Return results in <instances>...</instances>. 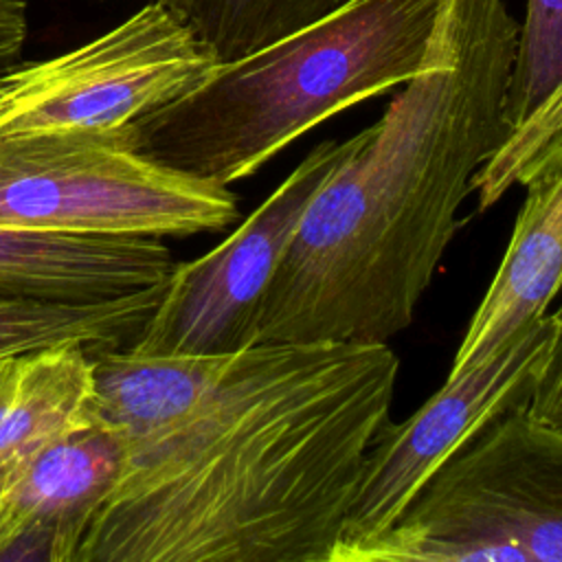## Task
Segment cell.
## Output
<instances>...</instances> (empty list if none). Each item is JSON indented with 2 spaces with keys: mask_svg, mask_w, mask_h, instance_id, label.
I'll use <instances>...</instances> for the list:
<instances>
[{
  "mask_svg": "<svg viewBox=\"0 0 562 562\" xmlns=\"http://www.w3.org/2000/svg\"><path fill=\"white\" fill-rule=\"evenodd\" d=\"M397 369L389 342L97 353L125 457L75 562H331Z\"/></svg>",
  "mask_w": 562,
  "mask_h": 562,
  "instance_id": "obj_1",
  "label": "cell"
},
{
  "mask_svg": "<svg viewBox=\"0 0 562 562\" xmlns=\"http://www.w3.org/2000/svg\"><path fill=\"white\" fill-rule=\"evenodd\" d=\"M520 24L503 0H441L424 68L310 202L259 312L257 342H389L512 127Z\"/></svg>",
  "mask_w": 562,
  "mask_h": 562,
  "instance_id": "obj_2",
  "label": "cell"
},
{
  "mask_svg": "<svg viewBox=\"0 0 562 562\" xmlns=\"http://www.w3.org/2000/svg\"><path fill=\"white\" fill-rule=\"evenodd\" d=\"M441 0H349L233 61L134 123L136 149L231 187L329 116L404 86L426 64Z\"/></svg>",
  "mask_w": 562,
  "mask_h": 562,
  "instance_id": "obj_3",
  "label": "cell"
},
{
  "mask_svg": "<svg viewBox=\"0 0 562 562\" xmlns=\"http://www.w3.org/2000/svg\"><path fill=\"white\" fill-rule=\"evenodd\" d=\"M237 217L228 187L143 156L134 125L0 138V228L165 239Z\"/></svg>",
  "mask_w": 562,
  "mask_h": 562,
  "instance_id": "obj_4",
  "label": "cell"
},
{
  "mask_svg": "<svg viewBox=\"0 0 562 562\" xmlns=\"http://www.w3.org/2000/svg\"><path fill=\"white\" fill-rule=\"evenodd\" d=\"M220 59L156 0L61 55L0 72V138L134 125Z\"/></svg>",
  "mask_w": 562,
  "mask_h": 562,
  "instance_id": "obj_5",
  "label": "cell"
},
{
  "mask_svg": "<svg viewBox=\"0 0 562 562\" xmlns=\"http://www.w3.org/2000/svg\"><path fill=\"white\" fill-rule=\"evenodd\" d=\"M362 140L364 130L318 143L226 239L173 263L130 347L160 356H222L252 347L263 296L310 202Z\"/></svg>",
  "mask_w": 562,
  "mask_h": 562,
  "instance_id": "obj_6",
  "label": "cell"
},
{
  "mask_svg": "<svg viewBox=\"0 0 562 562\" xmlns=\"http://www.w3.org/2000/svg\"><path fill=\"white\" fill-rule=\"evenodd\" d=\"M551 314L529 323L494 356L443 386L408 419L380 432L360 472L331 562L384 533L422 485L481 428L525 406L549 353Z\"/></svg>",
  "mask_w": 562,
  "mask_h": 562,
  "instance_id": "obj_7",
  "label": "cell"
},
{
  "mask_svg": "<svg viewBox=\"0 0 562 562\" xmlns=\"http://www.w3.org/2000/svg\"><path fill=\"white\" fill-rule=\"evenodd\" d=\"M123 457L121 435L94 417L22 459L0 512V562H75Z\"/></svg>",
  "mask_w": 562,
  "mask_h": 562,
  "instance_id": "obj_8",
  "label": "cell"
},
{
  "mask_svg": "<svg viewBox=\"0 0 562 562\" xmlns=\"http://www.w3.org/2000/svg\"><path fill=\"white\" fill-rule=\"evenodd\" d=\"M173 263L158 237L0 228L2 301H114L162 285Z\"/></svg>",
  "mask_w": 562,
  "mask_h": 562,
  "instance_id": "obj_9",
  "label": "cell"
},
{
  "mask_svg": "<svg viewBox=\"0 0 562 562\" xmlns=\"http://www.w3.org/2000/svg\"><path fill=\"white\" fill-rule=\"evenodd\" d=\"M525 202L496 274L448 369L457 378L494 356L562 292V147L522 184Z\"/></svg>",
  "mask_w": 562,
  "mask_h": 562,
  "instance_id": "obj_10",
  "label": "cell"
},
{
  "mask_svg": "<svg viewBox=\"0 0 562 562\" xmlns=\"http://www.w3.org/2000/svg\"><path fill=\"white\" fill-rule=\"evenodd\" d=\"M94 351L59 342L0 358V461L94 419Z\"/></svg>",
  "mask_w": 562,
  "mask_h": 562,
  "instance_id": "obj_11",
  "label": "cell"
},
{
  "mask_svg": "<svg viewBox=\"0 0 562 562\" xmlns=\"http://www.w3.org/2000/svg\"><path fill=\"white\" fill-rule=\"evenodd\" d=\"M162 285L101 303L0 299V358L59 342H81L94 353L125 347L156 307Z\"/></svg>",
  "mask_w": 562,
  "mask_h": 562,
  "instance_id": "obj_12",
  "label": "cell"
},
{
  "mask_svg": "<svg viewBox=\"0 0 562 562\" xmlns=\"http://www.w3.org/2000/svg\"><path fill=\"white\" fill-rule=\"evenodd\" d=\"M171 11L220 61L263 48L349 0H156Z\"/></svg>",
  "mask_w": 562,
  "mask_h": 562,
  "instance_id": "obj_13",
  "label": "cell"
},
{
  "mask_svg": "<svg viewBox=\"0 0 562 562\" xmlns=\"http://www.w3.org/2000/svg\"><path fill=\"white\" fill-rule=\"evenodd\" d=\"M562 83V0H527L507 112L525 121Z\"/></svg>",
  "mask_w": 562,
  "mask_h": 562,
  "instance_id": "obj_14",
  "label": "cell"
},
{
  "mask_svg": "<svg viewBox=\"0 0 562 562\" xmlns=\"http://www.w3.org/2000/svg\"><path fill=\"white\" fill-rule=\"evenodd\" d=\"M549 353L533 382L525 411L544 428L562 435V303L551 314Z\"/></svg>",
  "mask_w": 562,
  "mask_h": 562,
  "instance_id": "obj_15",
  "label": "cell"
},
{
  "mask_svg": "<svg viewBox=\"0 0 562 562\" xmlns=\"http://www.w3.org/2000/svg\"><path fill=\"white\" fill-rule=\"evenodd\" d=\"M26 11V0H0V72L20 61L29 35Z\"/></svg>",
  "mask_w": 562,
  "mask_h": 562,
  "instance_id": "obj_16",
  "label": "cell"
},
{
  "mask_svg": "<svg viewBox=\"0 0 562 562\" xmlns=\"http://www.w3.org/2000/svg\"><path fill=\"white\" fill-rule=\"evenodd\" d=\"M22 459H11V461H0V512H2V505H4V496H7V490H9V483L13 479V472L18 468Z\"/></svg>",
  "mask_w": 562,
  "mask_h": 562,
  "instance_id": "obj_17",
  "label": "cell"
}]
</instances>
